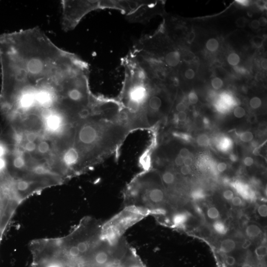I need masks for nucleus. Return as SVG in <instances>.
Here are the masks:
<instances>
[{
	"instance_id": "25",
	"label": "nucleus",
	"mask_w": 267,
	"mask_h": 267,
	"mask_svg": "<svg viewBox=\"0 0 267 267\" xmlns=\"http://www.w3.org/2000/svg\"><path fill=\"white\" fill-rule=\"evenodd\" d=\"M190 153L188 149H187V148H183L180 150L178 155L182 158H184L190 156Z\"/></svg>"
},
{
	"instance_id": "1",
	"label": "nucleus",
	"mask_w": 267,
	"mask_h": 267,
	"mask_svg": "<svg viewBox=\"0 0 267 267\" xmlns=\"http://www.w3.org/2000/svg\"><path fill=\"white\" fill-rule=\"evenodd\" d=\"M131 132L118 100L105 98L76 128L72 157L78 175L117 151Z\"/></svg>"
},
{
	"instance_id": "30",
	"label": "nucleus",
	"mask_w": 267,
	"mask_h": 267,
	"mask_svg": "<svg viewBox=\"0 0 267 267\" xmlns=\"http://www.w3.org/2000/svg\"><path fill=\"white\" fill-rule=\"evenodd\" d=\"M232 204L235 206H238L242 205V199L238 196L233 197L232 200Z\"/></svg>"
},
{
	"instance_id": "20",
	"label": "nucleus",
	"mask_w": 267,
	"mask_h": 267,
	"mask_svg": "<svg viewBox=\"0 0 267 267\" xmlns=\"http://www.w3.org/2000/svg\"><path fill=\"white\" fill-rule=\"evenodd\" d=\"M191 196L194 200H201L205 197V195L202 190H197L193 191Z\"/></svg>"
},
{
	"instance_id": "12",
	"label": "nucleus",
	"mask_w": 267,
	"mask_h": 267,
	"mask_svg": "<svg viewBox=\"0 0 267 267\" xmlns=\"http://www.w3.org/2000/svg\"><path fill=\"white\" fill-rule=\"evenodd\" d=\"M228 62L230 64L236 66L240 62V57L236 53H232L228 56Z\"/></svg>"
},
{
	"instance_id": "4",
	"label": "nucleus",
	"mask_w": 267,
	"mask_h": 267,
	"mask_svg": "<svg viewBox=\"0 0 267 267\" xmlns=\"http://www.w3.org/2000/svg\"><path fill=\"white\" fill-rule=\"evenodd\" d=\"M181 53L177 50L171 51L168 52L164 57L165 63L166 65L170 68H175L177 66L181 61Z\"/></svg>"
},
{
	"instance_id": "13",
	"label": "nucleus",
	"mask_w": 267,
	"mask_h": 267,
	"mask_svg": "<svg viewBox=\"0 0 267 267\" xmlns=\"http://www.w3.org/2000/svg\"><path fill=\"white\" fill-rule=\"evenodd\" d=\"M253 134L250 131H245L239 135V139L243 142H250L253 140Z\"/></svg>"
},
{
	"instance_id": "16",
	"label": "nucleus",
	"mask_w": 267,
	"mask_h": 267,
	"mask_svg": "<svg viewBox=\"0 0 267 267\" xmlns=\"http://www.w3.org/2000/svg\"><path fill=\"white\" fill-rule=\"evenodd\" d=\"M249 104L250 106L253 109H257L261 106V100L259 98L255 97L250 100Z\"/></svg>"
},
{
	"instance_id": "43",
	"label": "nucleus",
	"mask_w": 267,
	"mask_h": 267,
	"mask_svg": "<svg viewBox=\"0 0 267 267\" xmlns=\"http://www.w3.org/2000/svg\"><path fill=\"white\" fill-rule=\"evenodd\" d=\"M242 267H252V266L251 265L249 264L245 263L244 264H243Z\"/></svg>"
},
{
	"instance_id": "17",
	"label": "nucleus",
	"mask_w": 267,
	"mask_h": 267,
	"mask_svg": "<svg viewBox=\"0 0 267 267\" xmlns=\"http://www.w3.org/2000/svg\"><path fill=\"white\" fill-rule=\"evenodd\" d=\"M187 115L185 112H179L174 114V121L176 122H183L187 119Z\"/></svg>"
},
{
	"instance_id": "15",
	"label": "nucleus",
	"mask_w": 267,
	"mask_h": 267,
	"mask_svg": "<svg viewBox=\"0 0 267 267\" xmlns=\"http://www.w3.org/2000/svg\"><path fill=\"white\" fill-rule=\"evenodd\" d=\"M207 214L208 217L211 219H217L220 216L219 212L215 207H211L207 210Z\"/></svg>"
},
{
	"instance_id": "38",
	"label": "nucleus",
	"mask_w": 267,
	"mask_h": 267,
	"mask_svg": "<svg viewBox=\"0 0 267 267\" xmlns=\"http://www.w3.org/2000/svg\"><path fill=\"white\" fill-rule=\"evenodd\" d=\"M251 27L254 29H257L260 27V24L258 20H253L251 23Z\"/></svg>"
},
{
	"instance_id": "37",
	"label": "nucleus",
	"mask_w": 267,
	"mask_h": 267,
	"mask_svg": "<svg viewBox=\"0 0 267 267\" xmlns=\"http://www.w3.org/2000/svg\"><path fill=\"white\" fill-rule=\"evenodd\" d=\"M193 159L190 156L184 158V165L186 166H190L193 163Z\"/></svg>"
},
{
	"instance_id": "9",
	"label": "nucleus",
	"mask_w": 267,
	"mask_h": 267,
	"mask_svg": "<svg viewBox=\"0 0 267 267\" xmlns=\"http://www.w3.org/2000/svg\"><path fill=\"white\" fill-rule=\"evenodd\" d=\"M213 228L215 232L220 235H225L228 231V229L225 223L221 221H215L213 224Z\"/></svg>"
},
{
	"instance_id": "29",
	"label": "nucleus",
	"mask_w": 267,
	"mask_h": 267,
	"mask_svg": "<svg viewBox=\"0 0 267 267\" xmlns=\"http://www.w3.org/2000/svg\"><path fill=\"white\" fill-rule=\"evenodd\" d=\"M180 171L182 174H183V175H188L190 173L191 169L190 168V166H186L184 165L183 166H182Z\"/></svg>"
},
{
	"instance_id": "6",
	"label": "nucleus",
	"mask_w": 267,
	"mask_h": 267,
	"mask_svg": "<svg viewBox=\"0 0 267 267\" xmlns=\"http://www.w3.org/2000/svg\"><path fill=\"white\" fill-rule=\"evenodd\" d=\"M236 244L234 240L226 239L223 240L220 244V250L224 253H230L235 250Z\"/></svg>"
},
{
	"instance_id": "27",
	"label": "nucleus",
	"mask_w": 267,
	"mask_h": 267,
	"mask_svg": "<svg viewBox=\"0 0 267 267\" xmlns=\"http://www.w3.org/2000/svg\"><path fill=\"white\" fill-rule=\"evenodd\" d=\"M184 76L188 79H193L195 77V72L192 69H188L185 72Z\"/></svg>"
},
{
	"instance_id": "8",
	"label": "nucleus",
	"mask_w": 267,
	"mask_h": 267,
	"mask_svg": "<svg viewBox=\"0 0 267 267\" xmlns=\"http://www.w3.org/2000/svg\"><path fill=\"white\" fill-rule=\"evenodd\" d=\"M175 176L174 174L169 171L164 172L162 175V180L165 184L168 186L172 185L175 181Z\"/></svg>"
},
{
	"instance_id": "21",
	"label": "nucleus",
	"mask_w": 267,
	"mask_h": 267,
	"mask_svg": "<svg viewBox=\"0 0 267 267\" xmlns=\"http://www.w3.org/2000/svg\"><path fill=\"white\" fill-rule=\"evenodd\" d=\"M188 101L191 104H196L198 101V96L195 92H190L188 95Z\"/></svg>"
},
{
	"instance_id": "33",
	"label": "nucleus",
	"mask_w": 267,
	"mask_h": 267,
	"mask_svg": "<svg viewBox=\"0 0 267 267\" xmlns=\"http://www.w3.org/2000/svg\"><path fill=\"white\" fill-rule=\"evenodd\" d=\"M184 158H182L181 156H180L178 154L177 157L175 159V163L176 165V166H182L184 165Z\"/></svg>"
},
{
	"instance_id": "31",
	"label": "nucleus",
	"mask_w": 267,
	"mask_h": 267,
	"mask_svg": "<svg viewBox=\"0 0 267 267\" xmlns=\"http://www.w3.org/2000/svg\"><path fill=\"white\" fill-rule=\"evenodd\" d=\"M236 259L232 256H228L226 259V262L228 266H232L235 265L236 263Z\"/></svg>"
},
{
	"instance_id": "28",
	"label": "nucleus",
	"mask_w": 267,
	"mask_h": 267,
	"mask_svg": "<svg viewBox=\"0 0 267 267\" xmlns=\"http://www.w3.org/2000/svg\"><path fill=\"white\" fill-rule=\"evenodd\" d=\"M176 110L178 112H185L187 109V106L186 104L183 102H180L178 103L176 106Z\"/></svg>"
},
{
	"instance_id": "5",
	"label": "nucleus",
	"mask_w": 267,
	"mask_h": 267,
	"mask_svg": "<svg viewBox=\"0 0 267 267\" xmlns=\"http://www.w3.org/2000/svg\"><path fill=\"white\" fill-rule=\"evenodd\" d=\"M188 217L186 212L177 213L172 217V222L174 226H181L186 222Z\"/></svg>"
},
{
	"instance_id": "34",
	"label": "nucleus",
	"mask_w": 267,
	"mask_h": 267,
	"mask_svg": "<svg viewBox=\"0 0 267 267\" xmlns=\"http://www.w3.org/2000/svg\"><path fill=\"white\" fill-rule=\"evenodd\" d=\"M227 168V164L225 162H220L217 165V170L220 172L225 171Z\"/></svg>"
},
{
	"instance_id": "32",
	"label": "nucleus",
	"mask_w": 267,
	"mask_h": 267,
	"mask_svg": "<svg viewBox=\"0 0 267 267\" xmlns=\"http://www.w3.org/2000/svg\"><path fill=\"white\" fill-rule=\"evenodd\" d=\"M243 163L245 166L249 167L253 164L254 163V160L252 158L248 156V157L245 158L243 160Z\"/></svg>"
},
{
	"instance_id": "26",
	"label": "nucleus",
	"mask_w": 267,
	"mask_h": 267,
	"mask_svg": "<svg viewBox=\"0 0 267 267\" xmlns=\"http://www.w3.org/2000/svg\"><path fill=\"white\" fill-rule=\"evenodd\" d=\"M223 196L226 200H230L233 198L234 194L233 192L231 190H226L224 192Z\"/></svg>"
},
{
	"instance_id": "18",
	"label": "nucleus",
	"mask_w": 267,
	"mask_h": 267,
	"mask_svg": "<svg viewBox=\"0 0 267 267\" xmlns=\"http://www.w3.org/2000/svg\"><path fill=\"white\" fill-rule=\"evenodd\" d=\"M211 85L214 89L219 90L222 87L223 85V81L222 79H220L219 78H214L212 80Z\"/></svg>"
},
{
	"instance_id": "2",
	"label": "nucleus",
	"mask_w": 267,
	"mask_h": 267,
	"mask_svg": "<svg viewBox=\"0 0 267 267\" xmlns=\"http://www.w3.org/2000/svg\"><path fill=\"white\" fill-rule=\"evenodd\" d=\"M62 29H74L87 14L101 10L100 1H62Z\"/></svg>"
},
{
	"instance_id": "3",
	"label": "nucleus",
	"mask_w": 267,
	"mask_h": 267,
	"mask_svg": "<svg viewBox=\"0 0 267 267\" xmlns=\"http://www.w3.org/2000/svg\"><path fill=\"white\" fill-rule=\"evenodd\" d=\"M157 4L156 2L146 1L145 3L134 12L125 16V18L130 23L146 24L154 16Z\"/></svg>"
},
{
	"instance_id": "23",
	"label": "nucleus",
	"mask_w": 267,
	"mask_h": 267,
	"mask_svg": "<svg viewBox=\"0 0 267 267\" xmlns=\"http://www.w3.org/2000/svg\"><path fill=\"white\" fill-rule=\"evenodd\" d=\"M253 44L256 48H261L263 43V39L261 37L257 36L253 38Z\"/></svg>"
},
{
	"instance_id": "11",
	"label": "nucleus",
	"mask_w": 267,
	"mask_h": 267,
	"mask_svg": "<svg viewBox=\"0 0 267 267\" xmlns=\"http://www.w3.org/2000/svg\"><path fill=\"white\" fill-rule=\"evenodd\" d=\"M196 142L200 146L205 147L209 145L210 139L207 135L203 134L197 136Z\"/></svg>"
},
{
	"instance_id": "19",
	"label": "nucleus",
	"mask_w": 267,
	"mask_h": 267,
	"mask_svg": "<svg viewBox=\"0 0 267 267\" xmlns=\"http://www.w3.org/2000/svg\"><path fill=\"white\" fill-rule=\"evenodd\" d=\"M246 112L244 109L242 107L238 106L235 108L233 111V114L236 118H242L244 116Z\"/></svg>"
},
{
	"instance_id": "7",
	"label": "nucleus",
	"mask_w": 267,
	"mask_h": 267,
	"mask_svg": "<svg viewBox=\"0 0 267 267\" xmlns=\"http://www.w3.org/2000/svg\"><path fill=\"white\" fill-rule=\"evenodd\" d=\"M246 234L250 238H255L260 236L261 233V230L257 225L251 224L248 226L246 228Z\"/></svg>"
},
{
	"instance_id": "39",
	"label": "nucleus",
	"mask_w": 267,
	"mask_h": 267,
	"mask_svg": "<svg viewBox=\"0 0 267 267\" xmlns=\"http://www.w3.org/2000/svg\"><path fill=\"white\" fill-rule=\"evenodd\" d=\"M251 245V242H250V240L249 239H246L242 243V248H243V249H248V248L250 247Z\"/></svg>"
},
{
	"instance_id": "35",
	"label": "nucleus",
	"mask_w": 267,
	"mask_h": 267,
	"mask_svg": "<svg viewBox=\"0 0 267 267\" xmlns=\"http://www.w3.org/2000/svg\"><path fill=\"white\" fill-rule=\"evenodd\" d=\"M248 122L250 124H255L257 122V117L254 114H251L248 117Z\"/></svg>"
},
{
	"instance_id": "10",
	"label": "nucleus",
	"mask_w": 267,
	"mask_h": 267,
	"mask_svg": "<svg viewBox=\"0 0 267 267\" xmlns=\"http://www.w3.org/2000/svg\"><path fill=\"white\" fill-rule=\"evenodd\" d=\"M206 46L207 49L208 51L214 52L218 49L219 44L218 41L216 39H214V38H211L207 42Z\"/></svg>"
},
{
	"instance_id": "24",
	"label": "nucleus",
	"mask_w": 267,
	"mask_h": 267,
	"mask_svg": "<svg viewBox=\"0 0 267 267\" xmlns=\"http://www.w3.org/2000/svg\"><path fill=\"white\" fill-rule=\"evenodd\" d=\"M236 26L239 28L244 27L246 26V18L243 17L238 18L236 21Z\"/></svg>"
},
{
	"instance_id": "14",
	"label": "nucleus",
	"mask_w": 267,
	"mask_h": 267,
	"mask_svg": "<svg viewBox=\"0 0 267 267\" xmlns=\"http://www.w3.org/2000/svg\"><path fill=\"white\" fill-rule=\"evenodd\" d=\"M255 254L259 259H262L266 257L267 254V246L263 245L258 246L255 250Z\"/></svg>"
},
{
	"instance_id": "22",
	"label": "nucleus",
	"mask_w": 267,
	"mask_h": 267,
	"mask_svg": "<svg viewBox=\"0 0 267 267\" xmlns=\"http://www.w3.org/2000/svg\"><path fill=\"white\" fill-rule=\"evenodd\" d=\"M258 213L260 216L267 217V206L266 204H262L258 208Z\"/></svg>"
},
{
	"instance_id": "41",
	"label": "nucleus",
	"mask_w": 267,
	"mask_h": 267,
	"mask_svg": "<svg viewBox=\"0 0 267 267\" xmlns=\"http://www.w3.org/2000/svg\"><path fill=\"white\" fill-rule=\"evenodd\" d=\"M261 66L263 69L267 70V59H264L261 62Z\"/></svg>"
},
{
	"instance_id": "42",
	"label": "nucleus",
	"mask_w": 267,
	"mask_h": 267,
	"mask_svg": "<svg viewBox=\"0 0 267 267\" xmlns=\"http://www.w3.org/2000/svg\"><path fill=\"white\" fill-rule=\"evenodd\" d=\"M230 159L232 160V161L235 162L236 161V160H237V157L236 156H235V155L232 154V155H231V157H230Z\"/></svg>"
},
{
	"instance_id": "40",
	"label": "nucleus",
	"mask_w": 267,
	"mask_h": 267,
	"mask_svg": "<svg viewBox=\"0 0 267 267\" xmlns=\"http://www.w3.org/2000/svg\"><path fill=\"white\" fill-rule=\"evenodd\" d=\"M260 24V26H265L267 25V20L265 17H260L259 20H258Z\"/></svg>"
},
{
	"instance_id": "36",
	"label": "nucleus",
	"mask_w": 267,
	"mask_h": 267,
	"mask_svg": "<svg viewBox=\"0 0 267 267\" xmlns=\"http://www.w3.org/2000/svg\"><path fill=\"white\" fill-rule=\"evenodd\" d=\"M196 38V34L194 31H191L190 33V34H188V38H187V40L188 43H191L193 41H194V39Z\"/></svg>"
}]
</instances>
